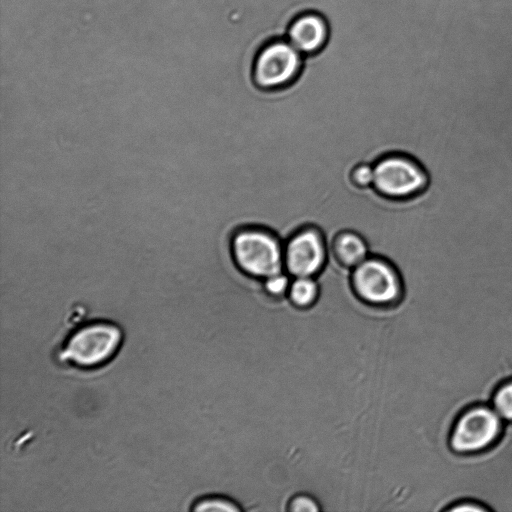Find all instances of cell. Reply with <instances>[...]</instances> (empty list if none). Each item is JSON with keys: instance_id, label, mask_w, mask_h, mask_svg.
I'll use <instances>...</instances> for the list:
<instances>
[{"instance_id": "1", "label": "cell", "mask_w": 512, "mask_h": 512, "mask_svg": "<svg viewBox=\"0 0 512 512\" xmlns=\"http://www.w3.org/2000/svg\"><path fill=\"white\" fill-rule=\"evenodd\" d=\"M229 247L235 265L246 275L263 280L285 271L284 241L265 227L237 226Z\"/></svg>"}, {"instance_id": "10", "label": "cell", "mask_w": 512, "mask_h": 512, "mask_svg": "<svg viewBox=\"0 0 512 512\" xmlns=\"http://www.w3.org/2000/svg\"><path fill=\"white\" fill-rule=\"evenodd\" d=\"M320 294L316 277H292L287 297L296 307L306 309L318 302Z\"/></svg>"}, {"instance_id": "15", "label": "cell", "mask_w": 512, "mask_h": 512, "mask_svg": "<svg viewBox=\"0 0 512 512\" xmlns=\"http://www.w3.org/2000/svg\"><path fill=\"white\" fill-rule=\"evenodd\" d=\"M319 509L316 501L306 495L296 496L289 503V510L293 512H315Z\"/></svg>"}, {"instance_id": "12", "label": "cell", "mask_w": 512, "mask_h": 512, "mask_svg": "<svg viewBox=\"0 0 512 512\" xmlns=\"http://www.w3.org/2000/svg\"><path fill=\"white\" fill-rule=\"evenodd\" d=\"M292 277L286 272H280L262 280L263 289L268 296L282 298L287 296Z\"/></svg>"}, {"instance_id": "5", "label": "cell", "mask_w": 512, "mask_h": 512, "mask_svg": "<svg viewBox=\"0 0 512 512\" xmlns=\"http://www.w3.org/2000/svg\"><path fill=\"white\" fill-rule=\"evenodd\" d=\"M303 65L302 54L288 40H273L256 54L252 79L261 89L284 88L298 78Z\"/></svg>"}, {"instance_id": "3", "label": "cell", "mask_w": 512, "mask_h": 512, "mask_svg": "<svg viewBox=\"0 0 512 512\" xmlns=\"http://www.w3.org/2000/svg\"><path fill=\"white\" fill-rule=\"evenodd\" d=\"M373 188L382 196L407 200L426 194L432 186V174L417 155L391 152L374 163Z\"/></svg>"}, {"instance_id": "2", "label": "cell", "mask_w": 512, "mask_h": 512, "mask_svg": "<svg viewBox=\"0 0 512 512\" xmlns=\"http://www.w3.org/2000/svg\"><path fill=\"white\" fill-rule=\"evenodd\" d=\"M123 342L119 325L109 320H92L74 328L65 338L59 357L78 369H95L109 363Z\"/></svg>"}, {"instance_id": "11", "label": "cell", "mask_w": 512, "mask_h": 512, "mask_svg": "<svg viewBox=\"0 0 512 512\" xmlns=\"http://www.w3.org/2000/svg\"><path fill=\"white\" fill-rule=\"evenodd\" d=\"M193 511H239L240 508L233 501L221 496H206L197 499L191 506Z\"/></svg>"}, {"instance_id": "9", "label": "cell", "mask_w": 512, "mask_h": 512, "mask_svg": "<svg viewBox=\"0 0 512 512\" xmlns=\"http://www.w3.org/2000/svg\"><path fill=\"white\" fill-rule=\"evenodd\" d=\"M333 255L340 264L353 269L371 254L366 239L353 230L337 231L331 227L321 228Z\"/></svg>"}, {"instance_id": "8", "label": "cell", "mask_w": 512, "mask_h": 512, "mask_svg": "<svg viewBox=\"0 0 512 512\" xmlns=\"http://www.w3.org/2000/svg\"><path fill=\"white\" fill-rule=\"evenodd\" d=\"M287 38L302 55H315L328 43L329 23L324 15L317 12L299 14L289 24Z\"/></svg>"}, {"instance_id": "4", "label": "cell", "mask_w": 512, "mask_h": 512, "mask_svg": "<svg viewBox=\"0 0 512 512\" xmlns=\"http://www.w3.org/2000/svg\"><path fill=\"white\" fill-rule=\"evenodd\" d=\"M351 286L362 303L378 308L392 307L405 295L397 268L377 255H370L351 270Z\"/></svg>"}, {"instance_id": "14", "label": "cell", "mask_w": 512, "mask_h": 512, "mask_svg": "<svg viewBox=\"0 0 512 512\" xmlns=\"http://www.w3.org/2000/svg\"><path fill=\"white\" fill-rule=\"evenodd\" d=\"M352 183L359 188H368L373 186L374 166L372 162L363 161L357 163L350 172Z\"/></svg>"}, {"instance_id": "7", "label": "cell", "mask_w": 512, "mask_h": 512, "mask_svg": "<svg viewBox=\"0 0 512 512\" xmlns=\"http://www.w3.org/2000/svg\"><path fill=\"white\" fill-rule=\"evenodd\" d=\"M501 429L500 416L487 407H475L457 421L451 435V446L458 452L478 451L489 446Z\"/></svg>"}, {"instance_id": "16", "label": "cell", "mask_w": 512, "mask_h": 512, "mask_svg": "<svg viewBox=\"0 0 512 512\" xmlns=\"http://www.w3.org/2000/svg\"><path fill=\"white\" fill-rule=\"evenodd\" d=\"M453 511H467V510H470V511H480V510H484L482 507L480 506H477V505H472V504H466V505H461V506H456L452 509Z\"/></svg>"}, {"instance_id": "13", "label": "cell", "mask_w": 512, "mask_h": 512, "mask_svg": "<svg viewBox=\"0 0 512 512\" xmlns=\"http://www.w3.org/2000/svg\"><path fill=\"white\" fill-rule=\"evenodd\" d=\"M494 410L506 419L512 420V382L501 386L493 398Z\"/></svg>"}, {"instance_id": "6", "label": "cell", "mask_w": 512, "mask_h": 512, "mask_svg": "<svg viewBox=\"0 0 512 512\" xmlns=\"http://www.w3.org/2000/svg\"><path fill=\"white\" fill-rule=\"evenodd\" d=\"M327 256L325 235L314 225L299 228L284 241V269L291 277H316Z\"/></svg>"}]
</instances>
